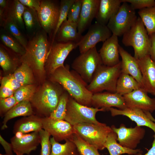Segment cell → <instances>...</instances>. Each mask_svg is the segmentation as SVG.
Returning a JSON list of instances; mask_svg holds the SVG:
<instances>
[{"label":"cell","mask_w":155,"mask_h":155,"mask_svg":"<svg viewBox=\"0 0 155 155\" xmlns=\"http://www.w3.org/2000/svg\"><path fill=\"white\" fill-rule=\"evenodd\" d=\"M69 65L57 69L51 75V80L58 83L79 103L91 107L93 94L87 88L88 84Z\"/></svg>","instance_id":"obj_1"},{"label":"cell","mask_w":155,"mask_h":155,"mask_svg":"<svg viewBox=\"0 0 155 155\" xmlns=\"http://www.w3.org/2000/svg\"><path fill=\"white\" fill-rule=\"evenodd\" d=\"M47 34L42 29L28 40L25 53L21 57L22 62L27 64L40 78L45 73V65L51 43Z\"/></svg>","instance_id":"obj_2"},{"label":"cell","mask_w":155,"mask_h":155,"mask_svg":"<svg viewBox=\"0 0 155 155\" xmlns=\"http://www.w3.org/2000/svg\"><path fill=\"white\" fill-rule=\"evenodd\" d=\"M57 83L46 82L35 92L30 102L41 117H49L56 109L60 97L65 91Z\"/></svg>","instance_id":"obj_3"},{"label":"cell","mask_w":155,"mask_h":155,"mask_svg":"<svg viewBox=\"0 0 155 155\" xmlns=\"http://www.w3.org/2000/svg\"><path fill=\"white\" fill-rule=\"evenodd\" d=\"M122 41L125 46L133 47L134 57L137 59L150 55L151 46L150 39L139 17L131 29L123 35Z\"/></svg>","instance_id":"obj_4"},{"label":"cell","mask_w":155,"mask_h":155,"mask_svg":"<svg viewBox=\"0 0 155 155\" xmlns=\"http://www.w3.org/2000/svg\"><path fill=\"white\" fill-rule=\"evenodd\" d=\"M121 61L113 66L100 65L87 86L88 90L93 94L104 90L115 93L117 82L121 73Z\"/></svg>","instance_id":"obj_5"},{"label":"cell","mask_w":155,"mask_h":155,"mask_svg":"<svg viewBox=\"0 0 155 155\" xmlns=\"http://www.w3.org/2000/svg\"><path fill=\"white\" fill-rule=\"evenodd\" d=\"M75 132L85 141L102 150L108 134L113 131L105 123H81L73 126Z\"/></svg>","instance_id":"obj_6"},{"label":"cell","mask_w":155,"mask_h":155,"mask_svg":"<svg viewBox=\"0 0 155 155\" xmlns=\"http://www.w3.org/2000/svg\"><path fill=\"white\" fill-rule=\"evenodd\" d=\"M102 64L99 53L95 46L80 54L73 60L71 67L88 84L97 68Z\"/></svg>","instance_id":"obj_7"},{"label":"cell","mask_w":155,"mask_h":155,"mask_svg":"<svg viewBox=\"0 0 155 155\" xmlns=\"http://www.w3.org/2000/svg\"><path fill=\"white\" fill-rule=\"evenodd\" d=\"M103 108L88 107L81 104L69 96L67 102L65 120L72 126L81 123L98 124L101 123L96 118L98 111H106Z\"/></svg>","instance_id":"obj_8"},{"label":"cell","mask_w":155,"mask_h":155,"mask_svg":"<svg viewBox=\"0 0 155 155\" xmlns=\"http://www.w3.org/2000/svg\"><path fill=\"white\" fill-rule=\"evenodd\" d=\"M137 18L135 10L128 3L123 2L118 12L110 20L106 26L112 34L121 36L131 29Z\"/></svg>","instance_id":"obj_9"},{"label":"cell","mask_w":155,"mask_h":155,"mask_svg":"<svg viewBox=\"0 0 155 155\" xmlns=\"http://www.w3.org/2000/svg\"><path fill=\"white\" fill-rule=\"evenodd\" d=\"M60 12V3L55 0H41L37 11L42 29L51 36H52L58 22Z\"/></svg>","instance_id":"obj_10"},{"label":"cell","mask_w":155,"mask_h":155,"mask_svg":"<svg viewBox=\"0 0 155 155\" xmlns=\"http://www.w3.org/2000/svg\"><path fill=\"white\" fill-rule=\"evenodd\" d=\"M78 42L55 41L51 45L45 65L51 75L58 68L64 66V62L70 53L78 47Z\"/></svg>","instance_id":"obj_11"},{"label":"cell","mask_w":155,"mask_h":155,"mask_svg":"<svg viewBox=\"0 0 155 155\" xmlns=\"http://www.w3.org/2000/svg\"><path fill=\"white\" fill-rule=\"evenodd\" d=\"M112 35L106 25L97 22L91 25L87 33L82 36L78 46L80 54L96 46L97 43L104 42Z\"/></svg>","instance_id":"obj_12"},{"label":"cell","mask_w":155,"mask_h":155,"mask_svg":"<svg viewBox=\"0 0 155 155\" xmlns=\"http://www.w3.org/2000/svg\"><path fill=\"white\" fill-rule=\"evenodd\" d=\"M111 127L117 135V140L119 143L131 149H135L146 133L144 129L137 125L134 127L128 128L122 123L119 128L114 125L111 126Z\"/></svg>","instance_id":"obj_13"},{"label":"cell","mask_w":155,"mask_h":155,"mask_svg":"<svg viewBox=\"0 0 155 155\" xmlns=\"http://www.w3.org/2000/svg\"><path fill=\"white\" fill-rule=\"evenodd\" d=\"M42 129L58 142L69 140L75 133L73 126L64 120L41 117Z\"/></svg>","instance_id":"obj_14"},{"label":"cell","mask_w":155,"mask_h":155,"mask_svg":"<svg viewBox=\"0 0 155 155\" xmlns=\"http://www.w3.org/2000/svg\"><path fill=\"white\" fill-rule=\"evenodd\" d=\"M15 135L10 139L13 151L15 153L29 155L32 151L35 150L40 144L39 132Z\"/></svg>","instance_id":"obj_15"},{"label":"cell","mask_w":155,"mask_h":155,"mask_svg":"<svg viewBox=\"0 0 155 155\" xmlns=\"http://www.w3.org/2000/svg\"><path fill=\"white\" fill-rule=\"evenodd\" d=\"M123 96L127 107L138 109L151 113L155 111V98L149 97L148 93L142 88Z\"/></svg>","instance_id":"obj_16"},{"label":"cell","mask_w":155,"mask_h":155,"mask_svg":"<svg viewBox=\"0 0 155 155\" xmlns=\"http://www.w3.org/2000/svg\"><path fill=\"white\" fill-rule=\"evenodd\" d=\"M92 105L93 107L103 108L109 111L111 107H116L119 109L127 107L123 96L116 92H108L93 94L92 97Z\"/></svg>","instance_id":"obj_17"},{"label":"cell","mask_w":155,"mask_h":155,"mask_svg":"<svg viewBox=\"0 0 155 155\" xmlns=\"http://www.w3.org/2000/svg\"><path fill=\"white\" fill-rule=\"evenodd\" d=\"M137 60L142 75L143 89L155 96V61L150 55Z\"/></svg>","instance_id":"obj_18"},{"label":"cell","mask_w":155,"mask_h":155,"mask_svg":"<svg viewBox=\"0 0 155 155\" xmlns=\"http://www.w3.org/2000/svg\"><path fill=\"white\" fill-rule=\"evenodd\" d=\"M120 46L118 36L113 34L103 42L99 53L103 65L113 66L120 62L119 51Z\"/></svg>","instance_id":"obj_19"},{"label":"cell","mask_w":155,"mask_h":155,"mask_svg":"<svg viewBox=\"0 0 155 155\" xmlns=\"http://www.w3.org/2000/svg\"><path fill=\"white\" fill-rule=\"evenodd\" d=\"M113 117L122 115L127 117L135 122L138 126H146L152 129L155 134V123L152 121L146 111L141 110L127 107L123 109L113 107L109 109Z\"/></svg>","instance_id":"obj_20"},{"label":"cell","mask_w":155,"mask_h":155,"mask_svg":"<svg viewBox=\"0 0 155 155\" xmlns=\"http://www.w3.org/2000/svg\"><path fill=\"white\" fill-rule=\"evenodd\" d=\"M100 0H82L80 19L78 24V31L82 35L91 25L98 12Z\"/></svg>","instance_id":"obj_21"},{"label":"cell","mask_w":155,"mask_h":155,"mask_svg":"<svg viewBox=\"0 0 155 155\" xmlns=\"http://www.w3.org/2000/svg\"><path fill=\"white\" fill-rule=\"evenodd\" d=\"M119 54L121 61V73L129 74L134 78L143 89L142 77L137 60L120 46Z\"/></svg>","instance_id":"obj_22"},{"label":"cell","mask_w":155,"mask_h":155,"mask_svg":"<svg viewBox=\"0 0 155 155\" xmlns=\"http://www.w3.org/2000/svg\"><path fill=\"white\" fill-rule=\"evenodd\" d=\"M122 3L121 0H100L95 18L96 22L107 25L110 20L118 11Z\"/></svg>","instance_id":"obj_23"},{"label":"cell","mask_w":155,"mask_h":155,"mask_svg":"<svg viewBox=\"0 0 155 155\" xmlns=\"http://www.w3.org/2000/svg\"><path fill=\"white\" fill-rule=\"evenodd\" d=\"M42 129L41 117L34 115L24 117L17 120L13 127V133L26 134L30 132H39Z\"/></svg>","instance_id":"obj_24"},{"label":"cell","mask_w":155,"mask_h":155,"mask_svg":"<svg viewBox=\"0 0 155 155\" xmlns=\"http://www.w3.org/2000/svg\"><path fill=\"white\" fill-rule=\"evenodd\" d=\"M77 27V24L66 19L60 26L55 41L64 42L70 41L79 42L82 35L78 33Z\"/></svg>","instance_id":"obj_25"},{"label":"cell","mask_w":155,"mask_h":155,"mask_svg":"<svg viewBox=\"0 0 155 155\" xmlns=\"http://www.w3.org/2000/svg\"><path fill=\"white\" fill-rule=\"evenodd\" d=\"M26 8L19 0H8L3 18L6 17L10 19L22 31H24L25 28L22 16Z\"/></svg>","instance_id":"obj_26"},{"label":"cell","mask_w":155,"mask_h":155,"mask_svg":"<svg viewBox=\"0 0 155 155\" xmlns=\"http://www.w3.org/2000/svg\"><path fill=\"white\" fill-rule=\"evenodd\" d=\"M33 115H34V112L30 102L23 101L18 103L5 114L1 129L3 130L7 128V122L12 119L20 116L26 117Z\"/></svg>","instance_id":"obj_27"},{"label":"cell","mask_w":155,"mask_h":155,"mask_svg":"<svg viewBox=\"0 0 155 155\" xmlns=\"http://www.w3.org/2000/svg\"><path fill=\"white\" fill-rule=\"evenodd\" d=\"M117 136L113 131L108 135L104 147L108 150L110 155H121L127 154L134 155L138 153L143 152L140 149H131L123 147L117 141Z\"/></svg>","instance_id":"obj_28"},{"label":"cell","mask_w":155,"mask_h":155,"mask_svg":"<svg viewBox=\"0 0 155 155\" xmlns=\"http://www.w3.org/2000/svg\"><path fill=\"white\" fill-rule=\"evenodd\" d=\"M22 18L26 34L29 38L42 29L36 11L26 7Z\"/></svg>","instance_id":"obj_29"},{"label":"cell","mask_w":155,"mask_h":155,"mask_svg":"<svg viewBox=\"0 0 155 155\" xmlns=\"http://www.w3.org/2000/svg\"><path fill=\"white\" fill-rule=\"evenodd\" d=\"M141 88L140 85L132 76L121 73L117 82L116 92L123 96Z\"/></svg>","instance_id":"obj_30"},{"label":"cell","mask_w":155,"mask_h":155,"mask_svg":"<svg viewBox=\"0 0 155 155\" xmlns=\"http://www.w3.org/2000/svg\"><path fill=\"white\" fill-rule=\"evenodd\" d=\"M0 26L14 37L26 50L28 40L22 31L10 19L3 17Z\"/></svg>","instance_id":"obj_31"},{"label":"cell","mask_w":155,"mask_h":155,"mask_svg":"<svg viewBox=\"0 0 155 155\" xmlns=\"http://www.w3.org/2000/svg\"><path fill=\"white\" fill-rule=\"evenodd\" d=\"M51 145L50 155H73L78 152L75 145L69 140H67L63 144L56 141L53 137L50 139Z\"/></svg>","instance_id":"obj_32"},{"label":"cell","mask_w":155,"mask_h":155,"mask_svg":"<svg viewBox=\"0 0 155 155\" xmlns=\"http://www.w3.org/2000/svg\"><path fill=\"white\" fill-rule=\"evenodd\" d=\"M0 38L2 44L17 54L22 56L25 53V48L16 38L3 28L0 29Z\"/></svg>","instance_id":"obj_33"},{"label":"cell","mask_w":155,"mask_h":155,"mask_svg":"<svg viewBox=\"0 0 155 155\" xmlns=\"http://www.w3.org/2000/svg\"><path fill=\"white\" fill-rule=\"evenodd\" d=\"M32 70L27 64L22 62L13 74L22 86L32 84L34 79Z\"/></svg>","instance_id":"obj_34"},{"label":"cell","mask_w":155,"mask_h":155,"mask_svg":"<svg viewBox=\"0 0 155 155\" xmlns=\"http://www.w3.org/2000/svg\"><path fill=\"white\" fill-rule=\"evenodd\" d=\"M69 140L74 143L80 155H100L96 147L85 141L75 132Z\"/></svg>","instance_id":"obj_35"},{"label":"cell","mask_w":155,"mask_h":155,"mask_svg":"<svg viewBox=\"0 0 155 155\" xmlns=\"http://www.w3.org/2000/svg\"><path fill=\"white\" fill-rule=\"evenodd\" d=\"M138 14L148 35L155 33V6L139 10Z\"/></svg>","instance_id":"obj_36"},{"label":"cell","mask_w":155,"mask_h":155,"mask_svg":"<svg viewBox=\"0 0 155 155\" xmlns=\"http://www.w3.org/2000/svg\"><path fill=\"white\" fill-rule=\"evenodd\" d=\"M33 84L22 86L16 90L14 96L18 103L23 101L31 102L36 92Z\"/></svg>","instance_id":"obj_37"},{"label":"cell","mask_w":155,"mask_h":155,"mask_svg":"<svg viewBox=\"0 0 155 155\" xmlns=\"http://www.w3.org/2000/svg\"><path fill=\"white\" fill-rule=\"evenodd\" d=\"M69 96L65 91L62 94L60 97L57 107L49 117L53 119L65 120Z\"/></svg>","instance_id":"obj_38"},{"label":"cell","mask_w":155,"mask_h":155,"mask_svg":"<svg viewBox=\"0 0 155 155\" xmlns=\"http://www.w3.org/2000/svg\"><path fill=\"white\" fill-rule=\"evenodd\" d=\"M9 48L0 44V65L4 71L10 70L16 64V60L9 53Z\"/></svg>","instance_id":"obj_39"},{"label":"cell","mask_w":155,"mask_h":155,"mask_svg":"<svg viewBox=\"0 0 155 155\" xmlns=\"http://www.w3.org/2000/svg\"><path fill=\"white\" fill-rule=\"evenodd\" d=\"M75 0H61L60 2V12L56 28L54 32L51 45L55 41L57 33L62 24L67 19L69 9Z\"/></svg>","instance_id":"obj_40"},{"label":"cell","mask_w":155,"mask_h":155,"mask_svg":"<svg viewBox=\"0 0 155 155\" xmlns=\"http://www.w3.org/2000/svg\"><path fill=\"white\" fill-rule=\"evenodd\" d=\"M41 150L40 155H50L51 145L50 139V134L43 129L39 132Z\"/></svg>","instance_id":"obj_41"},{"label":"cell","mask_w":155,"mask_h":155,"mask_svg":"<svg viewBox=\"0 0 155 155\" xmlns=\"http://www.w3.org/2000/svg\"><path fill=\"white\" fill-rule=\"evenodd\" d=\"M82 3V0H75L69 11L67 16L68 20L78 24L80 19Z\"/></svg>","instance_id":"obj_42"},{"label":"cell","mask_w":155,"mask_h":155,"mask_svg":"<svg viewBox=\"0 0 155 155\" xmlns=\"http://www.w3.org/2000/svg\"><path fill=\"white\" fill-rule=\"evenodd\" d=\"M122 3L125 2L130 4L134 9L139 10L155 6L154 0H121Z\"/></svg>","instance_id":"obj_43"},{"label":"cell","mask_w":155,"mask_h":155,"mask_svg":"<svg viewBox=\"0 0 155 155\" xmlns=\"http://www.w3.org/2000/svg\"><path fill=\"white\" fill-rule=\"evenodd\" d=\"M18 102L14 95L5 98H0V111L1 116H3L6 113L16 105Z\"/></svg>","instance_id":"obj_44"},{"label":"cell","mask_w":155,"mask_h":155,"mask_svg":"<svg viewBox=\"0 0 155 155\" xmlns=\"http://www.w3.org/2000/svg\"><path fill=\"white\" fill-rule=\"evenodd\" d=\"M1 85L7 87L15 91L22 86L13 74H10L3 77L1 80Z\"/></svg>","instance_id":"obj_45"},{"label":"cell","mask_w":155,"mask_h":155,"mask_svg":"<svg viewBox=\"0 0 155 155\" xmlns=\"http://www.w3.org/2000/svg\"><path fill=\"white\" fill-rule=\"evenodd\" d=\"M19 1L26 7L35 10L37 12L40 9L41 0H19Z\"/></svg>","instance_id":"obj_46"},{"label":"cell","mask_w":155,"mask_h":155,"mask_svg":"<svg viewBox=\"0 0 155 155\" xmlns=\"http://www.w3.org/2000/svg\"><path fill=\"white\" fill-rule=\"evenodd\" d=\"M15 91L5 86L1 85L0 89V98H5L14 95Z\"/></svg>","instance_id":"obj_47"},{"label":"cell","mask_w":155,"mask_h":155,"mask_svg":"<svg viewBox=\"0 0 155 155\" xmlns=\"http://www.w3.org/2000/svg\"><path fill=\"white\" fill-rule=\"evenodd\" d=\"M0 143L3 148L6 154L8 155H13V151L11 144L6 141L1 135H0Z\"/></svg>","instance_id":"obj_48"},{"label":"cell","mask_w":155,"mask_h":155,"mask_svg":"<svg viewBox=\"0 0 155 155\" xmlns=\"http://www.w3.org/2000/svg\"><path fill=\"white\" fill-rule=\"evenodd\" d=\"M149 35L151 44L150 55L151 59L155 61V33Z\"/></svg>","instance_id":"obj_49"},{"label":"cell","mask_w":155,"mask_h":155,"mask_svg":"<svg viewBox=\"0 0 155 155\" xmlns=\"http://www.w3.org/2000/svg\"><path fill=\"white\" fill-rule=\"evenodd\" d=\"M154 140L152 143V146L147 152L144 154L142 153H138L134 155H155V134L153 136Z\"/></svg>","instance_id":"obj_50"},{"label":"cell","mask_w":155,"mask_h":155,"mask_svg":"<svg viewBox=\"0 0 155 155\" xmlns=\"http://www.w3.org/2000/svg\"><path fill=\"white\" fill-rule=\"evenodd\" d=\"M8 0H0V9L4 11L8 4Z\"/></svg>","instance_id":"obj_51"},{"label":"cell","mask_w":155,"mask_h":155,"mask_svg":"<svg viewBox=\"0 0 155 155\" xmlns=\"http://www.w3.org/2000/svg\"><path fill=\"white\" fill-rule=\"evenodd\" d=\"M146 113L147 115L149 117L150 119L153 121L155 123V119L153 117L151 113L148 112L146 111Z\"/></svg>","instance_id":"obj_52"},{"label":"cell","mask_w":155,"mask_h":155,"mask_svg":"<svg viewBox=\"0 0 155 155\" xmlns=\"http://www.w3.org/2000/svg\"><path fill=\"white\" fill-rule=\"evenodd\" d=\"M79 153H78V152H77L76 153H75V154H74L73 155H80Z\"/></svg>","instance_id":"obj_53"},{"label":"cell","mask_w":155,"mask_h":155,"mask_svg":"<svg viewBox=\"0 0 155 155\" xmlns=\"http://www.w3.org/2000/svg\"><path fill=\"white\" fill-rule=\"evenodd\" d=\"M15 154H16V155H23L19 153H16Z\"/></svg>","instance_id":"obj_54"},{"label":"cell","mask_w":155,"mask_h":155,"mask_svg":"<svg viewBox=\"0 0 155 155\" xmlns=\"http://www.w3.org/2000/svg\"><path fill=\"white\" fill-rule=\"evenodd\" d=\"M0 155H7V154H0Z\"/></svg>","instance_id":"obj_55"}]
</instances>
